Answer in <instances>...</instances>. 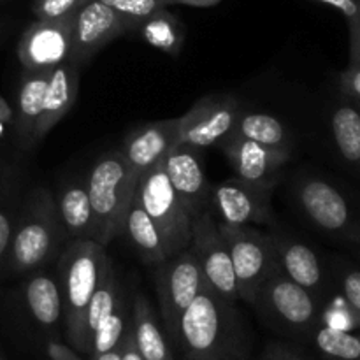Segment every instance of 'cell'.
Segmentation results:
<instances>
[{"mask_svg":"<svg viewBox=\"0 0 360 360\" xmlns=\"http://www.w3.org/2000/svg\"><path fill=\"white\" fill-rule=\"evenodd\" d=\"M294 199L301 213L319 231L360 243V224L355 221L350 204L333 183L304 176L295 183Z\"/></svg>","mask_w":360,"mask_h":360,"instance_id":"obj_9","label":"cell"},{"mask_svg":"<svg viewBox=\"0 0 360 360\" xmlns=\"http://www.w3.org/2000/svg\"><path fill=\"white\" fill-rule=\"evenodd\" d=\"M273 238L280 269L292 281L311 292L323 306L327 299V276L322 260L319 259L315 250L290 236L273 234Z\"/></svg>","mask_w":360,"mask_h":360,"instance_id":"obj_18","label":"cell"},{"mask_svg":"<svg viewBox=\"0 0 360 360\" xmlns=\"http://www.w3.org/2000/svg\"><path fill=\"white\" fill-rule=\"evenodd\" d=\"M260 360H313V359L308 357V355L301 354V352L292 350V348L278 347V345H274V347H271L269 350L262 355V359Z\"/></svg>","mask_w":360,"mask_h":360,"instance_id":"obj_39","label":"cell"},{"mask_svg":"<svg viewBox=\"0 0 360 360\" xmlns=\"http://www.w3.org/2000/svg\"><path fill=\"white\" fill-rule=\"evenodd\" d=\"M60 218L65 227L67 236L76 239H94L95 241V221L94 207H91L90 193H88L86 178L67 181L56 195Z\"/></svg>","mask_w":360,"mask_h":360,"instance_id":"obj_21","label":"cell"},{"mask_svg":"<svg viewBox=\"0 0 360 360\" xmlns=\"http://www.w3.org/2000/svg\"><path fill=\"white\" fill-rule=\"evenodd\" d=\"M111 259L94 239H76L58 260V285L63 301V329L70 347L83 350V322L91 297L104 280Z\"/></svg>","mask_w":360,"mask_h":360,"instance_id":"obj_2","label":"cell"},{"mask_svg":"<svg viewBox=\"0 0 360 360\" xmlns=\"http://www.w3.org/2000/svg\"><path fill=\"white\" fill-rule=\"evenodd\" d=\"M25 301L35 322L44 329H53L63 319V301L58 280L37 273L25 285Z\"/></svg>","mask_w":360,"mask_h":360,"instance_id":"obj_25","label":"cell"},{"mask_svg":"<svg viewBox=\"0 0 360 360\" xmlns=\"http://www.w3.org/2000/svg\"><path fill=\"white\" fill-rule=\"evenodd\" d=\"M65 238L56 197L49 190L35 188L14 225L7 266L18 274L39 271L60 252Z\"/></svg>","mask_w":360,"mask_h":360,"instance_id":"obj_3","label":"cell"},{"mask_svg":"<svg viewBox=\"0 0 360 360\" xmlns=\"http://www.w3.org/2000/svg\"><path fill=\"white\" fill-rule=\"evenodd\" d=\"M190 250L199 260L207 287L221 299L236 304L241 299L238 278L234 273L231 252L221 236L213 210L206 211L193 220Z\"/></svg>","mask_w":360,"mask_h":360,"instance_id":"obj_11","label":"cell"},{"mask_svg":"<svg viewBox=\"0 0 360 360\" xmlns=\"http://www.w3.org/2000/svg\"><path fill=\"white\" fill-rule=\"evenodd\" d=\"M220 150L227 157L236 178L252 185L276 186L280 181L278 172L292 157V150H276L238 137H231Z\"/></svg>","mask_w":360,"mask_h":360,"instance_id":"obj_17","label":"cell"},{"mask_svg":"<svg viewBox=\"0 0 360 360\" xmlns=\"http://www.w3.org/2000/svg\"><path fill=\"white\" fill-rule=\"evenodd\" d=\"M11 120H14L13 109H11L9 105H7V102L0 97V122L6 125V123L11 122Z\"/></svg>","mask_w":360,"mask_h":360,"instance_id":"obj_41","label":"cell"},{"mask_svg":"<svg viewBox=\"0 0 360 360\" xmlns=\"http://www.w3.org/2000/svg\"><path fill=\"white\" fill-rule=\"evenodd\" d=\"M123 234H127L129 241L136 248L137 255L148 266H158V264H162L171 257L160 231L150 218V214L141 206L137 195H134L132 204H130Z\"/></svg>","mask_w":360,"mask_h":360,"instance_id":"obj_23","label":"cell"},{"mask_svg":"<svg viewBox=\"0 0 360 360\" xmlns=\"http://www.w3.org/2000/svg\"><path fill=\"white\" fill-rule=\"evenodd\" d=\"M204 285L206 281L202 269L190 248L155 266V288L160 304L162 323L169 341L178 330L183 313L195 301Z\"/></svg>","mask_w":360,"mask_h":360,"instance_id":"obj_7","label":"cell"},{"mask_svg":"<svg viewBox=\"0 0 360 360\" xmlns=\"http://www.w3.org/2000/svg\"><path fill=\"white\" fill-rule=\"evenodd\" d=\"M330 132L341 158L360 169V109L354 102L343 98L333 109Z\"/></svg>","mask_w":360,"mask_h":360,"instance_id":"obj_27","label":"cell"},{"mask_svg":"<svg viewBox=\"0 0 360 360\" xmlns=\"http://www.w3.org/2000/svg\"><path fill=\"white\" fill-rule=\"evenodd\" d=\"M77 16V14H76ZM76 16L32 23L18 42V58L25 72H42L70 60Z\"/></svg>","mask_w":360,"mask_h":360,"instance_id":"obj_12","label":"cell"},{"mask_svg":"<svg viewBox=\"0 0 360 360\" xmlns=\"http://www.w3.org/2000/svg\"><path fill=\"white\" fill-rule=\"evenodd\" d=\"M164 167L176 195L179 197L193 220L211 210L213 185L207 181L204 174L199 151L195 148L186 146V144L174 146L164 158Z\"/></svg>","mask_w":360,"mask_h":360,"instance_id":"obj_15","label":"cell"},{"mask_svg":"<svg viewBox=\"0 0 360 360\" xmlns=\"http://www.w3.org/2000/svg\"><path fill=\"white\" fill-rule=\"evenodd\" d=\"M136 195L160 231L169 255L172 257L188 250L192 243L193 218L176 195L165 172L164 160L141 176Z\"/></svg>","mask_w":360,"mask_h":360,"instance_id":"obj_6","label":"cell"},{"mask_svg":"<svg viewBox=\"0 0 360 360\" xmlns=\"http://www.w3.org/2000/svg\"><path fill=\"white\" fill-rule=\"evenodd\" d=\"M253 306L271 327L295 338L311 336L322 316V302L292 281L280 266L264 281Z\"/></svg>","mask_w":360,"mask_h":360,"instance_id":"obj_5","label":"cell"},{"mask_svg":"<svg viewBox=\"0 0 360 360\" xmlns=\"http://www.w3.org/2000/svg\"><path fill=\"white\" fill-rule=\"evenodd\" d=\"M132 336L144 360H174L171 343L158 323L150 299L143 292L134 294Z\"/></svg>","mask_w":360,"mask_h":360,"instance_id":"obj_22","label":"cell"},{"mask_svg":"<svg viewBox=\"0 0 360 360\" xmlns=\"http://www.w3.org/2000/svg\"><path fill=\"white\" fill-rule=\"evenodd\" d=\"M129 32H132V27L122 14L101 0H91L76 16L69 62L81 69L109 42Z\"/></svg>","mask_w":360,"mask_h":360,"instance_id":"obj_14","label":"cell"},{"mask_svg":"<svg viewBox=\"0 0 360 360\" xmlns=\"http://www.w3.org/2000/svg\"><path fill=\"white\" fill-rule=\"evenodd\" d=\"M91 0H34L32 11L41 21L62 20V18L76 16Z\"/></svg>","mask_w":360,"mask_h":360,"instance_id":"obj_34","label":"cell"},{"mask_svg":"<svg viewBox=\"0 0 360 360\" xmlns=\"http://www.w3.org/2000/svg\"><path fill=\"white\" fill-rule=\"evenodd\" d=\"M101 2L108 4L116 13L122 14L134 30L139 21L151 16L157 11L165 9L167 6H174L176 0H101Z\"/></svg>","mask_w":360,"mask_h":360,"instance_id":"obj_33","label":"cell"},{"mask_svg":"<svg viewBox=\"0 0 360 360\" xmlns=\"http://www.w3.org/2000/svg\"><path fill=\"white\" fill-rule=\"evenodd\" d=\"M232 137L253 141L276 150H294V137L288 127L269 112L243 111Z\"/></svg>","mask_w":360,"mask_h":360,"instance_id":"obj_26","label":"cell"},{"mask_svg":"<svg viewBox=\"0 0 360 360\" xmlns=\"http://www.w3.org/2000/svg\"><path fill=\"white\" fill-rule=\"evenodd\" d=\"M0 360H6V359H4V357H2V355H0Z\"/></svg>","mask_w":360,"mask_h":360,"instance_id":"obj_45","label":"cell"},{"mask_svg":"<svg viewBox=\"0 0 360 360\" xmlns=\"http://www.w3.org/2000/svg\"><path fill=\"white\" fill-rule=\"evenodd\" d=\"M276 186L252 185L239 178H229L213 185L211 200L220 224L229 227H250L267 224L273 217L271 197Z\"/></svg>","mask_w":360,"mask_h":360,"instance_id":"obj_13","label":"cell"},{"mask_svg":"<svg viewBox=\"0 0 360 360\" xmlns=\"http://www.w3.org/2000/svg\"><path fill=\"white\" fill-rule=\"evenodd\" d=\"M338 84L343 98L360 102V67H347L340 74Z\"/></svg>","mask_w":360,"mask_h":360,"instance_id":"obj_36","label":"cell"},{"mask_svg":"<svg viewBox=\"0 0 360 360\" xmlns=\"http://www.w3.org/2000/svg\"><path fill=\"white\" fill-rule=\"evenodd\" d=\"M49 72H25L21 77L20 90L16 98V111H14V132L20 146H34V136L44 109V97L48 90Z\"/></svg>","mask_w":360,"mask_h":360,"instance_id":"obj_20","label":"cell"},{"mask_svg":"<svg viewBox=\"0 0 360 360\" xmlns=\"http://www.w3.org/2000/svg\"><path fill=\"white\" fill-rule=\"evenodd\" d=\"M218 227L231 252L241 301L253 304L264 281L278 267L273 234H264L252 227H229L220 221Z\"/></svg>","mask_w":360,"mask_h":360,"instance_id":"obj_8","label":"cell"},{"mask_svg":"<svg viewBox=\"0 0 360 360\" xmlns=\"http://www.w3.org/2000/svg\"><path fill=\"white\" fill-rule=\"evenodd\" d=\"M88 193L94 207L95 241L105 245L125 231L130 204L139 186V178L118 150L108 151L94 162L86 174Z\"/></svg>","mask_w":360,"mask_h":360,"instance_id":"obj_4","label":"cell"},{"mask_svg":"<svg viewBox=\"0 0 360 360\" xmlns=\"http://www.w3.org/2000/svg\"><path fill=\"white\" fill-rule=\"evenodd\" d=\"M320 323L345 333H360V313L340 294L333 299H326Z\"/></svg>","mask_w":360,"mask_h":360,"instance_id":"obj_31","label":"cell"},{"mask_svg":"<svg viewBox=\"0 0 360 360\" xmlns=\"http://www.w3.org/2000/svg\"><path fill=\"white\" fill-rule=\"evenodd\" d=\"M352 102H354V104H355V105H357V108L360 109V102H359V101H352Z\"/></svg>","mask_w":360,"mask_h":360,"instance_id":"obj_44","label":"cell"},{"mask_svg":"<svg viewBox=\"0 0 360 360\" xmlns=\"http://www.w3.org/2000/svg\"><path fill=\"white\" fill-rule=\"evenodd\" d=\"M14 224L11 220V214L7 211L0 210V264L6 257H9L11 245H13Z\"/></svg>","mask_w":360,"mask_h":360,"instance_id":"obj_38","label":"cell"},{"mask_svg":"<svg viewBox=\"0 0 360 360\" xmlns=\"http://www.w3.org/2000/svg\"><path fill=\"white\" fill-rule=\"evenodd\" d=\"M309 340L323 359L360 360V333H345L319 323Z\"/></svg>","mask_w":360,"mask_h":360,"instance_id":"obj_30","label":"cell"},{"mask_svg":"<svg viewBox=\"0 0 360 360\" xmlns=\"http://www.w3.org/2000/svg\"><path fill=\"white\" fill-rule=\"evenodd\" d=\"M179 144L178 118L143 123L130 130L118 151L134 174L141 179L144 172L160 164L169 151Z\"/></svg>","mask_w":360,"mask_h":360,"instance_id":"obj_16","label":"cell"},{"mask_svg":"<svg viewBox=\"0 0 360 360\" xmlns=\"http://www.w3.org/2000/svg\"><path fill=\"white\" fill-rule=\"evenodd\" d=\"M123 280L120 278L118 271H116L115 264H109L108 273H105L104 280H102L101 287L97 288L95 295L91 297L90 306L86 309V315H84L83 322V350L81 354L86 355L91 359V347H94V338L97 334L98 327L105 322L109 315L112 313V309L118 304V299L122 295Z\"/></svg>","mask_w":360,"mask_h":360,"instance_id":"obj_24","label":"cell"},{"mask_svg":"<svg viewBox=\"0 0 360 360\" xmlns=\"http://www.w3.org/2000/svg\"><path fill=\"white\" fill-rule=\"evenodd\" d=\"M220 0H176V4H181V6H192V7H211L217 6Z\"/></svg>","mask_w":360,"mask_h":360,"instance_id":"obj_42","label":"cell"},{"mask_svg":"<svg viewBox=\"0 0 360 360\" xmlns=\"http://www.w3.org/2000/svg\"><path fill=\"white\" fill-rule=\"evenodd\" d=\"M79 90V67L67 62L49 72L48 90L44 97V109L34 136V146L41 143L60 120L72 109Z\"/></svg>","mask_w":360,"mask_h":360,"instance_id":"obj_19","label":"cell"},{"mask_svg":"<svg viewBox=\"0 0 360 360\" xmlns=\"http://www.w3.org/2000/svg\"><path fill=\"white\" fill-rule=\"evenodd\" d=\"M2 132H4V123L0 122V136H2Z\"/></svg>","mask_w":360,"mask_h":360,"instance_id":"obj_43","label":"cell"},{"mask_svg":"<svg viewBox=\"0 0 360 360\" xmlns=\"http://www.w3.org/2000/svg\"><path fill=\"white\" fill-rule=\"evenodd\" d=\"M343 14L350 34V62L348 67H360V0H316Z\"/></svg>","mask_w":360,"mask_h":360,"instance_id":"obj_32","label":"cell"},{"mask_svg":"<svg viewBox=\"0 0 360 360\" xmlns=\"http://www.w3.org/2000/svg\"><path fill=\"white\" fill-rule=\"evenodd\" d=\"M123 360H144L141 357L139 350H137L136 341H134L132 326H130L129 333H127L125 340H123Z\"/></svg>","mask_w":360,"mask_h":360,"instance_id":"obj_40","label":"cell"},{"mask_svg":"<svg viewBox=\"0 0 360 360\" xmlns=\"http://www.w3.org/2000/svg\"><path fill=\"white\" fill-rule=\"evenodd\" d=\"M243 109L234 95H204L178 118L179 144L221 148L234 134Z\"/></svg>","mask_w":360,"mask_h":360,"instance_id":"obj_10","label":"cell"},{"mask_svg":"<svg viewBox=\"0 0 360 360\" xmlns=\"http://www.w3.org/2000/svg\"><path fill=\"white\" fill-rule=\"evenodd\" d=\"M341 295L360 313V271L348 269L340 278Z\"/></svg>","mask_w":360,"mask_h":360,"instance_id":"obj_35","label":"cell"},{"mask_svg":"<svg viewBox=\"0 0 360 360\" xmlns=\"http://www.w3.org/2000/svg\"><path fill=\"white\" fill-rule=\"evenodd\" d=\"M132 32H137L148 44L171 56L179 55L185 42L181 23L167 9H160L151 16L144 18L134 27Z\"/></svg>","mask_w":360,"mask_h":360,"instance_id":"obj_28","label":"cell"},{"mask_svg":"<svg viewBox=\"0 0 360 360\" xmlns=\"http://www.w3.org/2000/svg\"><path fill=\"white\" fill-rule=\"evenodd\" d=\"M132 304L134 294H130L125 285L116 308L112 309L111 315L105 319V322L98 327L97 334H95L94 347H91V359L108 354V352L115 350L116 347L122 345L123 338L127 336L130 326H132Z\"/></svg>","mask_w":360,"mask_h":360,"instance_id":"obj_29","label":"cell"},{"mask_svg":"<svg viewBox=\"0 0 360 360\" xmlns=\"http://www.w3.org/2000/svg\"><path fill=\"white\" fill-rule=\"evenodd\" d=\"M169 343L181 360H250L252 354V338L241 313L207 285L183 313Z\"/></svg>","mask_w":360,"mask_h":360,"instance_id":"obj_1","label":"cell"},{"mask_svg":"<svg viewBox=\"0 0 360 360\" xmlns=\"http://www.w3.org/2000/svg\"><path fill=\"white\" fill-rule=\"evenodd\" d=\"M46 355H48L49 360H91L86 355L74 350L70 345L62 343L58 340L46 341Z\"/></svg>","mask_w":360,"mask_h":360,"instance_id":"obj_37","label":"cell"}]
</instances>
